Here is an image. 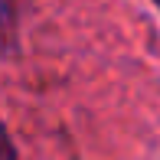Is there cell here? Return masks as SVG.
<instances>
[{"label":"cell","mask_w":160,"mask_h":160,"mask_svg":"<svg viewBox=\"0 0 160 160\" xmlns=\"http://www.w3.org/2000/svg\"><path fill=\"white\" fill-rule=\"evenodd\" d=\"M10 30H13L10 3H7V0H0V52H3V49H7V42H10Z\"/></svg>","instance_id":"obj_1"},{"label":"cell","mask_w":160,"mask_h":160,"mask_svg":"<svg viewBox=\"0 0 160 160\" xmlns=\"http://www.w3.org/2000/svg\"><path fill=\"white\" fill-rule=\"evenodd\" d=\"M13 154H17V147L10 144V137H7L3 124H0V160H3V157H13Z\"/></svg>","instance_id":"obj_2"},{"label":"cell","mask_w":160,"mask_h":160,"mask_svg":"<svg viewBox=\"0 0 160 160\" xmlns=\"http://www.w3.org/2000/svg\"><path fill=\"white\" fill-rule=\"evenodd\" d=\"M157 3H160V0H157Z\"/></svg>","instance_id":"obj_3"}]
</instances>
